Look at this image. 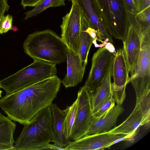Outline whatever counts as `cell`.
Returning <instances> with one entry per match:
<instances>
[{"label":"cell","instance_id":"6da1fadb","mask_svg":"<svg viewBox=\"0 0 150 150\" xmlns=\"http://www.w3.org/2000/svg\"><path fill=\"white\" fill-rule=\"evenodd\" d=\"M62 82L55 75L0 99V108L11 120L23 125L29 123L43 109L50 107Z\"/></svg>","mask_w":150,"mask_h":150},{"label":"cell","instance_id":"7a4b0ae2","mask_svg":"<svg viewBox=\"0 0 150 150\" xmlns=\"http://www.w3.org/2000/svg\"><path fill=\"white\" fill-rule=\"evenodd\" d=\"M23 47L25 53L33 60L56 64L67 59V46L59 35L49 29L28 35Z\"/></svg>","mask_w":150,"mask_h":150},{"label":"cell","instance_id":"3957f363","mask_svg":"<svg viewBox=\"0 0 150 150\" xmlns=\"http://www.w3.org/2000/svg\"><path fill=\"white\" fill-rule=\"evenodd\" d=\"M52 122L50 107L40 111L24 125L15 142L14 150H39L52 142Z\"/></svg>","mask_w":150,"mask_h":150},{"label":"cell","instance_id":"277c9868","mask_svg":"<svg viewBox=\"0 0 150 150\" xmlns=\"http://www.w3.org/2000/svg\"><path fill=\"white\" fill-rule=\"evenodd\" d=\"M56 64L39 60L0 81V88L9 94L53 76L57 74Z\"/></svg>","mask_w":150,"mask_h":150},{"label":"cell","instance_id":"5b68a950","mask_svg":"<svg viewBox=\"0 0 150 150\" xmlns=\"http://www.w3.org/2000/svg\"><path fill=\"white\" fill-rule=\"evenodd\" d=\"M105 27L112 37L124 40L129 25V13L122 0H95Z\"/></svg>","mask_w":150,"mask_h":150},{"label":"cell","instance_id":"8992f818","mask_svg":"<svg viewBox=\"0 0 150 150\" xmlns=\"http://www.w3.org/2000/svg\"><path fill=\"white\" fill-rule=\"evenodd\" d=\"M129 82L136 93V104L150 94V35L143 38L139 56Z\"/></svg>","mask_w":150,"mask_h":150},{"label":"cell","instance_id":"52a82bcc","mask_svg":"<svg viewBox=\"0 0 150 150\" xmlns=\"http://www.w3.org/2000/svg\"><path fill=\"white\" fill-rule=\"evenodd\" d=\"M77 106L75 118L69 140H78L87 135L95 117L92 109L90 95L84 85L77 95Z\"/></svg>","mask_w":150,"mask_h":150},{"label":"cell","instance_id":"ba28073f","mask_svg":"<svg viewBox=\"0 0 150 150\" xmlns=\"http://www.w3.org/2000/svg\"><path fill=\"white\" fill-rule=\"evenodd\" d=\"M70 11L62 18L61 38L67 48L79 55L82 13L74 0Z\"/></svg>","mask_w":150,"mask_h":150},{"label":"cell","instance_id":"9c48e42d","mask_svg":"<svg viewBox=\"0 0 150 150\" xmlns=\"http://www.w3.org/2000/svg\"><path fill=\"white\" fill-rule=\"evenodd\" d=\"M133 137L108 132L87 134L76 141H70L65 150H104L119 142L129 140Z\"/></svg>","mask_w":150,"mask_h":150},{"label":"cell","instance_id":"30bf717a","mask_svg":"<svg viewBox=\"0 0 150 150\" xmlns=\"http://www.w3.org/2000/svg\"><path fill=\"white\" fill-rule=\"evenodd\" d=\"M115 54L105 47H100L94 54L91 70L84 85L90 96L95 93L112 65Z\"/></svg>","mask_w":150,"mask_h":150},{"label":"cell","instance_id":"8fae6325","mask_svg":"<svg viewBox=\"0 0 150 150\" xmlns=\"http://www.w3.org/2000/svg\"><path fill=\"white\" fill-rule=\"evenodd\" d=\"M129 25L123 48L130 76L133 74L139 58L144 37L135 15L129 13Z\"/></svg>","mask_w":150,"mask_h":150},{"label":"cell","instance_id":"7c38bea8","mask_svg":"<svg viewBox=\"0 0 150 150\" xmlns=\"http://www.w3.org/2000/svg\"><path fill=\"white\" fill-rule=\"evenodd\" d=\"M129 70L123 48L117 50L112 63L111 83L112 96L117 104L122 105L125 98V88L129 82Z\"/></svg>","mask_w":150,"mask_h":150},{"label":"cell","instance_id":"4fadbf2b","mask_svg":"<svg viewBox=\"0 0 150 150\" xmlns=\"http://www.w3.org/2000/svg\"><path fill=\"white\" fill-rule=\"evenodd\" d=\"M79 6L82 14L86 18L91 27L101 35L105 44L108 41L114 42L112 37L107 32L101 14L95 0H74Z\"/></svg>","mask_w":150,"mask_h":150},{"label":"cell","instance_id":"5bb4252c","mask_svg":"<svg viewBox=\"0 0 150 150\" xmlns=\"http://www.w3.org/2000/svg\"><path fill=\"white\" fill-rule=\"evenodd\" d=\"M67 72L62 83L66 88L77 86L82 80L85 69L82 66L79 55L68 48Z\"/></svg>","mask_w":150,"mask_h":150},{"label":"cell","instance_id":"9a60e30c","mask_svg":"<svg viewBox=\"0 0 150 150\" xmlns=\"http://www.w3.org/2000/svg\"><path fill=\"white\" fill-rule=\"evenodd\" d=\"M148 123L144 119L139 103H137L132 112L125 121L108 132L133 137L139 127Z\"/></svg>","mask_w":150,"mask_h":150},{"label":"cell","instance_id":"2e32d148","mask_svg":"<svg viewBox=\"0 0 150 150\" xmlns=\"http://www.w3.org/2000/svg\"><path fill=\"white\" fill-rule=\"evenodd\" d=\"M122 105L117 104L102 116L95 118L88 134L106 132L112 129L124 111Z\"/></svg>","mask_w":150,"mask_h":150},{"label":"cell","instance_id":"e0dca14e","mask_svg":"<svg viewBox=\"0 0 150 150\" xmlns=\"http://www.w3.org/2000/svg\"><path fill=\"white\" fill-rule=\"evenodd\" d=\"M50 107L53 119L52 142L64 148L70 141L66 138L64 132L63 124L67 109H60L55 103H52Z\"/></svg>","mask_w":150,"mask_h":150},{"label":"cell","instance_id":"ac0fdd59","mask_svg":"<svg viewBox=\"0 0 150 150\" xmlns=\"http://www.w3.org/2000/svg\"><path fill=\"white\" fill-rule=\"evenodd\" d=\"M16 125L0 113V150H14L13 135Z\"/></svg>","mask_w":150,"mask_h":150},{"label":"cell","instance_id":"d6986e66","mask_svg":"<svg viewBox=\"0 0 150 150\" xmlns=\"http://www.w3.org/2000/svg\"><path fill=\"white\" fill-rule=\"evenodd\" d=\"M112 64L95 93L90 96L93 112L112 94L111 78Z\"/></svg>","mask_w":150,"mask_h":150},{"label":"cell","instance_id":"ffe728a7","mask_svg":"<svg viewBox=\"0 0 150 150\" xmlns=\"http://www.w3.org/2000/svg\"><path fill=\"white\" fill-rule=\"evenodd\" d=\"M88 23L86 19L82 14L79 56L82 66L84 68L87 65L89 51L94 40L86 31Z\"/></svg>","mask_w":150,"mask_h":150},{"label":"cell","instance_id":"44dd1931","mask_svg":"<svg viewBox=\"0 0 150 150\" xmlns=\"http://www.w3.org/2000/svg\"><path fill=\"white\" fill-rule=\"evenodd\" d=\"M65 0H41L32 9L25 13V20L36 16L47 8L65 5Z\"/></svg>","mask_w":150,"mask_h":150},{"label":"cell","instance_id":"7402d4cb","mask_svg":"<svg viewBox=\"0 0 150 150\" xmlns=\"http://www.w3.org/2000/svg\"><path fill=\"white\" fill-rule=\"evenodd\" d=\"M77 106L76 99L71 105L66 108L67 112L63 124L64 132L66 138L69 140L75 121Z\"/></svg>","mask_w":150,"mask_h":150},{"label":"cell","instance_id":"603a6c76","mask_svg":"<svg viewBox=\"0 0 150 150\" xmlns=\"http://www.w3.org/2000/svg\"><path fill=\"white\" fill-rule=\"evenodd\" d=\"M141 31L144 35H150V6L135 14Z\"/></svg>","mask_w":150,"mask_h":150},{"label":"cell","instance_id":"cb8c5ba5","mask_svg":"<svg viewBox=\"0 0 150 150\" xmlns=\"http://www.w3.org/2000/svg\"><path fill=\"white\" fill-rule=\"evenodd\" d=\"M115 103L112 94L93 112L94 116L98 118L102 116L113 107Z\"/></svg>","mask_w":150,"mask_h":150},{"label":"cell","instance_id":"d4e9b609","mask_svg":"<svg viewBox=\"0 0 150 150\" xmlns=\"http://www.w3.org/2000/svg\"><path fill=\"white\" fill-rule=\"evenodd\" d=\"M13 18L12 15L8 14L4 16L0 23V34L6 33L12 30Z\"/></svg>","mask_w":150,"mask_h":150},{"label":"cell","instance_id":"484cf974","mask_svg":"<svg viewBox=\"0 0 150 150\" xmlns=\"http://www.w3.org/2000/svg\"><path fill=\"white\" fill-rule=\"evenodd\" d=\"M129 14L135 15L137 13V0H122Z\"/></svg>","mask_w":150,"mask_h":150},{"label":"cell","instance_id":"4316f807","mask_svg":"<svg viewBox=\"0 0 150 150\" xmlns=\"http://www.w3.org/2000/svg\"><path fill=\"white\" fill-rule=\"evenodd\" d=\"M150 6V0H137V13L143 11Z\"/></svg>","mask_w":150,"mask_h":150},{"label":"cell","instance_id":"83f0119b","mask_svg":"<svg viewBox=\"0 0 150 150\" xmlns=\"http://www.w3.org/2000/svg\"><path fill=\"white\" fill-rule=\"evenodd\" d=\"M9 8L7 0H0V23L5 13L8 11Z\"/></svg>","mask_w":150,"mask_h":150},{"label":"cell","instance_id":"f1b7e54d","mask_svg":"<svg viewBox=\"0 0 150 150\" xmlns=\"http://www.w3.org/2000/svg\"><path fill=\"white\" fill-rule=\"evenodd\" d=\"M65 150V149L64 148L60 146L55 143L51 144L49 143L40 148L39 150Z\"/></svg>","mask_w":150,"mask_h":150},{"label":"cell","instance_id":"f546056e","mask_svg":"<svg viewBox=\"0 0 150 150\" xmlns=\"http://www.w3.org/2000/svg\"><path fill=\"white\" fill-rule=\"evenodd\" d=\"M41 0H21V4L24 9L27 6H35Z\"/></svg>","mask_w":150,"mask_h":150},{"label":"cell","instance_id":"4dcf8cb0","mask_svg":"<svg viewBox=\"0 0 150 150\" xmlns=\"http://www.w3.org/2000/svg\"><path fill=\"white\" fill-rule=\"evenodd\" d=\"M110 52L115 54L116 51L113 45L110 42L107 43L104 46Z\"/></svg>","mask_w":150,"mask_h":150},{"label":"cell","instance_id":"1f68e13d","mask_svg":"<svg viewBox=\"0 0 150 150\" xmlns=\"http://www.w3.org/2000/svg\"><path fill=\"white\" fill-rule=\"evenodd\" d=\"M18 28L16 26H12V30L13 32H16L18 30Z\"/></svg>","mask_w":150,"mask_h":150},{"label":"cell","instance_id":"d6a6232c","mask_svg":"<svg viewBox=\"0 0 150 150\" xmlns=\"http://www.w3.org/2000/svg\"><path fill=\"white\" fill-rule=\"evenodd\" d=\"M2 92V91L1 90L0 88V98L1 97V94Z\"/></svg>","mask_w":150,"mask_h":150},{"label":"cell","instance_id":"836d02e7","mask_svg":"<svg viewBox=\"0 0 150 150\" xmlns=\"http://www.w3.org/2000/svg\"><path fill=\"white\" fill-rule=\"evenodd\" d=\"M68 0L70 1V0Z\"/></svg>","mask_w":150,"mask_h":150}]
</instances>
